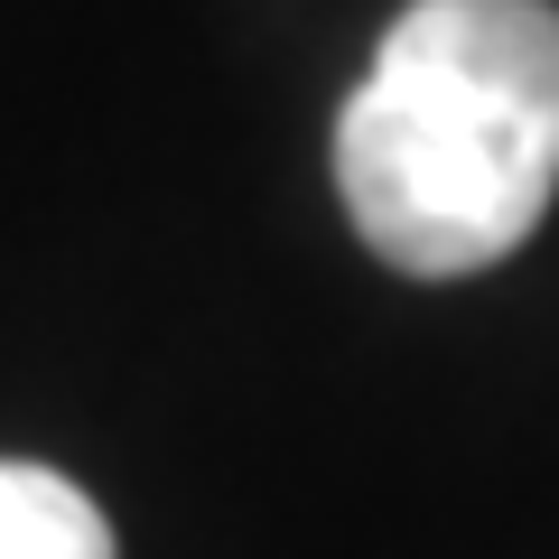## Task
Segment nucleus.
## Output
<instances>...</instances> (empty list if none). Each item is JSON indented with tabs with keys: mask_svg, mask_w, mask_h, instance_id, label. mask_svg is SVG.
Returning a JSON list of instances; mask_svg holds the SVG:
<instances>
[{
	"mask_svg": "<svg viewBox=\"0 0 559 559\" xmlns=\"http://www.w3.org/2000/svg\"><path fill=\"white\" fill-rule=\"evenodd\" d=\"M336 197L411 280L522 252L559 197V0H411L336 112Z\"/></svg>",
	"mask_w": 559,
	"mask_h": 559,
	"instance_id": "f257e3e1",
	"label": "nucleus"
},
{
	"mask_svg": "<svg viewBox=\"0 0 559 559\" xmlns=\"http://www.w3.org/2000/svg\"><path fill=\"white\" fill-rule=\"evenodd\" d=\"M0 559H112V522L75 476L0 457Z\"/></svg>",
	"mask_w": 559,
	"mask_h": 559,
	"instance_id": "f03ea898",
	"label": "nucleus"
}]
</instances>
